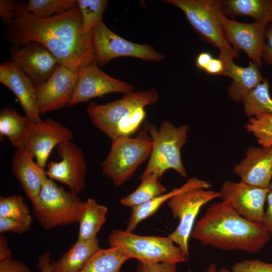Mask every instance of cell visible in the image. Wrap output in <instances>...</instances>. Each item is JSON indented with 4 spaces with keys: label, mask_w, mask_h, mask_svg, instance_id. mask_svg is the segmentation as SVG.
<instances>
[{
    "label": "cell",
    "mask_w": 272,
    "mask_h": 272,
    "mask_svg": "<svg viewBox=\"0 0 272 272\" xmlns=\"http://www.w3.org/2000/svg\"><path fill=\"white\" fill-rule=\"evenodd\" d=\"M191 237L217 249L249 253L260 252L271 238L262 223L247 220L223 200L209 206Z\"/></svg>",
    "instance_id": "2"
},
{
    "label": "cell",
    "mask_w": 272,
    "mask_h": 272,
    "mask_svg": "<svg viewBox=\"0 0 272 272\" xmlns=\"http://www.w3.org/2000/svg\"><path fill=\"white\" fill-rule=\"evenodd\" d=\"M218 198H220L219 192L193 186L176 194L167 201L173 216L179 220L178 226L168 237L187 257L189 239L200 210L205 204Z\"/></svg>",
    "instance_id": "9"
},
{
    "label": "cell",
    "mask_w": 272,
    "mask_h": 272,
    "mask_svg": "<svg viewBox=\"0 0 272 272\" xmlns=\"http://www.w3.org/2000/svg\"><path fill=\"white\" fill-rule=\"evenodd\" d=\"M109 247L124 250L131 257L145 263L185 262L187 257L169 237L141 236L126 230H113L108 237Z\"/></svg>",
    "instance_id": "8"
},
{
    "label": "cell",
    "mask_w": 272,
    "mask_h": 272,
    "mask_svg": "<svg viewBox=\"0 0 272 272\" xmlns=\"http://www.w3.org/2000/svg\"><path fill=\"white\" fill-rule=\"evenodd\" d=\"M268 188H261L242 181L235 182L225 181L220 191V198L226 202L238 214L247 220L262 223L264 215V204Z\"/></svg>",
    "instance_id": "14"
},
{
    "label": "cell",
    "mask_w": 272,
    "mask_h": 272,
    "mask_svg": "<svg viewBox=\"0 0 272 272\" xmlns=\"http://www.w3.org/2000/svg\"><path fill=\"white\" fill-rule=\"evenodd\" d=\"M77 6L76 0H30L26 10L38 18H48L63 13Z\"/></svg>",
    "instance_id": "30"
},
{
    "label": "cell",
    "mask_w": 272,
    "mask_h": 272,
    "mask_svg": "<svg viewBox=\"0 0 272 272\" xmlns=\"http://www.w3.org/2000/svg\"><path fill=\"white\" fill-rule=\"evenodd\" d=\"M145 127L152 139L153 146L149 162L141 178L155 174L161 179L169 169H173L181 177H186L187 173L182 162L181 150L186 142L188 125L176 127L164 120L159 129L148 122Z\"/></svg>",
    "instance_id": "5"
},
{
    "label": "cell",
    "mask_w": 272,
    "mask_h": 272,
    "mask_svg": "<svg viewBox=\"0 0 272 272\" xmlns=\"http://www.w3.org/2000/svg\"><path fill=\"white\" fill-rule=\"evenodd\" d=\"M159 99L158 92L153 88L134 91L105 104L91 102L86 111L93 124L113 141L130 136L138 122V109L155 104Z\"/></svg>",
    "instance_id": "3"
},
{
    "label": "cell",
    "mask_w": 272,
    "mask_h": 272,
    "mask_svg": "<svg viewBox=\"0 0 272 272\" xmlns=\"http://www.w3.org/2000/svg\"><path fill=\"white\" fill-rule=\"evenodd\" d=\"M226 76L233 80L228 92L229 97L236 102L242 101L247 94L264 80L259 67L251 61L247 66L242 67L231 61L226 67Z\"/></svg>",
    "instance_id": "21"
},
{
    "label": "cell",
    "mask_w": 272,
    "mask_h": 272,
    "mask_svg": "<svg viewBox=\"0 0 272 272\" xmlns=\"http://www.w3.org/2000/svg\"><path fill=\"white\" fill-rule=\"evenodd\" d=\"M212 186L207 181L191 178L179 188L164 193L151 200L139 206L132 208V212L128 220L126 231L132 232L142 221L154 215L161 206L176 194L191 187L200 186L208 189Z\"/></svg>",
    "instance_id": "23"
},
{
    "label": "cell",
    "mask_w": 272,
    "mask_h": 272,
    "mask_svg": "<svg viewBox=\"0 0 272 272\" xmlns=\"http://www.w3.org/2000/svg\"><path fill=\"white\" fill-rule=\"evenodd\" d=\"M94 61L102 66L120 57H132L146 61H160L165 56L149 44H141L126 40L110 30L103 21L93 30Z\"/></svg>",
    "instance_id": "10"
},
{
    "label": "cell",
    "mask_w": 272,
    "mask_h": 272,
    "mask_svg": "<svg viewBox=\"0 0 272 272\" xmlns=\"http://www.w3.org/2000/svg\"><path fill=\"white\" fill-rule=\"evenodd\" d=\"M165 2L178 8L184 13L193 28L206 40L218 48L219 58L225 69L233 59L238 56L228 42L221 21L223 12L222 2L217 0H167Z\"/></svg>",
    "instance_id": "4"
},
{
    "label": "cell",
    "mask_w": 272,
    "mask_h": 272,
    "mask_svg": "<svg viewBox=\"0 0 272 272\" xmlns=\"http://www.w3.org/2000/svg\"><path fill=\"white\" fill-rule=\"evenodd\" d=\"M76 192L65 191L45 177L39 194L32 202L33 213L45 230L78 223L84 201Z\"/></svg>",
    "instance_id": "6"
},
{
    "label": "cell",
    "mask_w": 272,
    "mask_h": 272,
    "mask_svg": "<svg viewBox=\"0 0 272 272\" xmlns=\"http://www.w3.org/2000/svg\"><path fill=\"white\" fill-rule=\"evenodd\" d=\"M222 2L225 15L248 16L255 22L272 23V0H227Z\"/></svg>",
    "instance_id": "24"
},
{
    "label": "cell",
    "mask_w": 272,
    "mask_h": 272,
    "mask_svg": "<svg viewBox=\"0 0 272 272\" xmlns=\"http://www.w3.org/2000/svg\"><path fill=\"white\" fill-rule=\"evenodd\" d=\"M134 91L132 84L115 79L102 71L93 60L78 71L77 83L68 106L87 102L109 93L126 94Z\"/></svg>",
    "instance_id": "12"
},
{
    "label": "cell",
    "mask_w": 272,
    "mask_h": 272,
    "mask_svg": "<svg viewBox=\"0 0 272 272\" xmlns=\"http://www.w3.org/2000/svg\"><path fill=\"white\" fill-rule=\"evenodd\" d=\"M7 37L16 47L39 43L58 64L76 71L94 60L93 32L84 31L78 6L48 18L36 17L26 9L9 26Z\"/></svg>",
    "instance_id": "1"
},
{
    "label": "cell",
    "mask_w": 272,
    "mask_h": 272,
    "mask_svg": "<svg viewBox=\"0 0 272 272\" xmlns=\"http://www.w3.org/2000/svg\"><path fill=\"white\" fill-rule=\"evenodd\" d=\"M108 209L88 198L84 202L78 221L79 229L78 240H86L97 237V234L106 222Z\"/></svg>",
    "instance_id": "25"
},
{
    "label": "cell",
    "mask_w": 272,
    "mask_h": 272,
    "mask_svg": "<svg viewBox=\"0 0 272 272\" xmlns=\"http://www.w3.org/2000/svg\"><path fill=\"white\" fill-rule=\"evenodd\" d=\"M232 272H272V263L259 259L245 260L235 263Z\"/></svg>",
    "instance_id": "35"
},
{
    "label": "cell",
    "mask_w": 272,
    "mask_h": 272,
    "mask_svg": "<svg viewBox=\"0 0 272 272\" xmlns=\"http://www.w3.org/2000/svg\"><path fill=\"white\" fill-rule=\"evenodd\" d=\"M82 16L84 30L86 33L93 32L98 22L102 21L106 0H77Z\"/></svg>",
    "instance_id": "32"
},
{
    "label": "cell",
    "mask_w": 272,
    "mask_h": 272,
    "mask_svg": "<svg viewBox=\"0 0 272 272\" xmlns=\"http://www.w3.org/2000/svg\"><path fill=\"white\" fill-rule=\"evenodd\" d=\"M30 229V226L23 222L10 218H0L1 234L12 232L21 234L28 232Z\"/></svg>",
    "instance_id": "36"
},
{
    "label": "cell",
    "mask_w": 272,
    "mask_h": 272,
    "mask_svg": "<svg viewBox=\"0 0 272 272\" xmlns=\"http://www.w3.org/2000/svg\"><path fill=\"white\" fill-rule=\"evenodd\" d=\"M0 218H10L31 226L33 220L22 196L13 195L0 197Z\"/></svg>",
    "instance_id": "31"
},
{
    "label": "cell",
    "mask_w": 272,
    "mask_h": 272,
    "mask_svg": "<svg viewBox=\"0 0 272 272\" xmlns=\"http://www.w3.org/2000/svg\"><path fill=\"white\" fill-rule=\"evenodd\" d=\"M266 201L267 208L265 211L262 224L272 237V190L267 194Z\"/></svg>",
    "instance_id": "41"
},
{
    "label": "cell",
    "mask_w": 272,
    "mask_h": 272,
    "mask_svg": "<svg viewBox=\"0 0 272 272\" xmlns=\"http://www.w3.org/2000/svg\"><path fill=\"white\" fill-rule=\"evenodd\" d=\"M204 71L210 75L226 76L225 64L224 62L219 58H213Z\"/></svg>",
    "instance_id": "40"
},
{
    "label": "cell",
    "mask_w": 272,
    "mask_h": 272,
    "mask_svg": "<svg viewBox=\"0 0 272 272\" xmlns=\"http://www.w3.org/2000/svg\"><path fill=\"white\" fill-rule=\"evenodd\" d=\"M244 112L250 117L262 114H272V99L269 84L265 79L243 98Z\"/></svg>",
    "instance_id": "29"
},
{
    "label": "cell",
    "mask_w": 272,
    "mask_h": 272,
    "mask_svg": "<svg viewBox=\"0 0 272 272\" xmlns=\"http://www.w3.org/2000/svg\"><path fill=\"white\" fill-rule=\"evenodd\" d=\"M12 60L37 87L46 81L58 64L55 57L42 44L31 42L21 47L12 46Z\"/></svg>",
    "instance_id": "17"
},
{
    "label": "cell",
    "mask_w": 272,
    "mask_h": 272,
    "mask_svg": "<svg viewBox=\"0 0 272 272\" xmlns=\"http://www.w3.org/2000/svg\"><path fill=\"white\" fill-rule=\"evenodd\" d=\"M155 174H149L141 178L139 187L132 193L120 200L122 205L130 208L145 203L164 193L166 188Z\"/></svg>",
    "instance_id": "28"
},
{
    "label": "cell",
    "mask_w": 272,
    "mask_h": 272,
    "mask_svg": "<svg viewBox=\"0 0 272 272\" xmlns=\"http://www.w3.org/2000/svg\"><path fill=\"white\" fill-rule=\"evenodd\" d=\"M0 82L14 93L30 121L38 123L42 120L37 104L36 86L12 61L0 65Z\"/></svg>",
    "instance_id": "18"
},
{
    "label": "cell",
    "mask_w": 272,
    "mask_h": 272,
    "mask_svg": "<svg viewBox=\"0 0 272 272\" xmlns=\"http://www.w3.org/2000/svg\"><path fill=\"white\" fill-rule=\"evenodd\" d=\"M213 58L212 55L209 52L200 53L196 58V65L199 69L204 71Z\"/></svg>",
    "instance_id": "44"
},
{
    "label": "cell",
    "mask_w": 272,
    "mask_h": 272,
    "mask_svg": "<svg viewBox=\"0 0 272 272\" xmlns=\"http://www.w3.org/2000/svg\"><path fill=\"white\" fill-rule=\"evenodd\" d=\"M59 162H50L45 171L47 176L67 185L79 194L85 187L87 164L82 149L72 141L57 146Z\"/></svg>",
    "instance_id": "13"
},
{
    "label": "cell",
    "mask_w": 272,
    "mask_h": 272,
    "mask_svg": "<svg viewBox=\"0 0 272 272\" xmlns=\"http://www.w3.org/2000/svg\"><path fill=\"white\" fill-rule=\"evenodd\" d=\"M29 120L10 107L0 113V137H7L13 146L19 149L25 137Z\"/></svg>",
    "instance_id": "27"
},
{
    "label": "cell",
    "mask_w": 272,
    "mask_h": 272,
    "mask_svg": "<svg viewBox=\"0 0 272 272\" xmlns=\"http://www.w3.org/2000/svg\"><path fill=\"white\" fill-rule=\"evenodd\" d=\"M26 9L25 6L12 0L0 1V16L3 22L10 26L20 14Z\"/></svg>",
    "instance_id": "34"
},
{
    "label": "cell",
    "mask_w": 272,
    "mask_h": 272,
    "mask_svg": "<svg viewBox=\"0 0 272 272\" xmlns=\"http://www.w3.org/2000/svg\"><path fill=\"white\" fill-rule=\"evenodd\" d=\"M12 252L9 247L7 238L0 235V261L12 259Z\"/></svg>",
    "instance_id": "43"
},
{
    "label": "cell",
    "mask_w": 272,
    "mask_h": 272,
    "mask_svg": "<svg viewBox=\"0 0 272 272\" xmlns=\"http://www.w3.org/2000/svg\"><path fill=\"white\" fill-rule=\"evenodd\" d=\"M205 272H218L215 264H211Z\"/></svg>",
    "instance_id": "45"
},
{
    "label": "cell",
    "mask_w": 272,
    "mask_h": 272,
    "mask_svg": "<svg viewBox=\"0 0 272 272\" xmlns=\"http://www.w3.org/2000/svg\"><path fill=\"white\" fill-rule=\"evenodd\" d=\"M176 264L168 261L158 263L139 262L137 272H176Z\"/></svg>",
    "instance_id": "37"
},
{
    "label": "cell",
    "mask_w": 272,
    "mask_h": 272,
    "mask_svg": "<svg viewBox=\"0 0 272 272\" xmlns=\"http://www.w3.org/2000/svg\"><path fill=\"white\" fill-rule=\"evenodd\" d=\"M152 146L145 126L135 138L122 137L112 141L110 151L101 165L102 173L115 186H121L150 157Z\"/></svg>",
    "instance_id": "7"
},
{
    "label": "cell",
    "mask_w": 272,
    "mask_h": 272,
    "mask_svg": "<svg viewBox=\"0 0 272 272\" xmlns=\"http://www.w3.org/2000/svg\"><path fill=\"white\" fill-rule=\"evenodd\" d=\"M99 249L97 237L77 240L59 259L51 262V272H79Z\"/></svg>",
    "instance_id": "22"
},
{
    "label": "cell",
    "mask_w": 272,
    "mask_h": 272,
    "mask_svg": "<svg viewBox=\"0 0 272 272\" xmlns=\"http://www.w3.org/2000/svg\"><path fill=\"white\" fill-rule=\"evenodd\" d=\"M266 43L263 51L262 58L268 64H272V24L266 26L265 32Z\"/></svg>",
    "instance_id": "39"
},
{
    "label": "cell",
    "mask_w": 272,
    "mask_h": 272,
    "mask_svg": "<svg viewBox=\"0 0 272 272\" xmlns=\"http://www.w3.org/2000/svg\"><path fill=\"white\" fill-rule=\"evenodd\" d=\"M262 147H272V114H262L251 117L245 125Z\"/></svg>",
    "instance_id": "33"
},
{
    "label": "cell",
    "mask_w": 272,
    "mask_h": 272,
    "mask_svg": "<svg viewBox=\"0 0 272 272\" xmlns=\"http://www.w3.org/2000/svg\"><path fill=\"white\" fill-rule=\"evenodd\" d=\"M50 252L47 251L38 258V268L40 272H51Z\"/></svg>",
    "instance_id": "42"
},
{
    "label": "cell",
    "mask_w": 272,
    "mask_h": 272,
    "mask_svg": "<svg viewBox=\"0 0 272 272\" xmlns=\"http://www.w3.org/2000/svg\"><path fill=\"white\" fill-rule=\"evenodd\" d=\"M221 21L226 38L233 48L244 51L259 68L262 65L265 46V32L267 24L255 22L244 23L227 18L224 13Z\"/></svg>",
    "instance_id": "16"
},
{
    "label": "cell",
    "mask_w": 272,
    "mask_h": 272,
    "mask_svg": "<svg viewBox=\"0 0 272 272\" xmlns=\"http://www.w3.org/2000/svg\"><path fill=\"white\" fill-rule=\"evenodd\" d=\"M218 272H232V271L231 270H229L227 269L226 268H223L222 269H220L219 270H218Z\"/></svg>",
    "instance_id": "46"
},
{
    "label": "cell",
    "mask_w": 272,
    "mask_h": 272,
    "mask_svg": "<svg viewBox=\"0 0 272 272\" xmlns=\"http://www.w3.org/2000/svg\"><path fill=\"white\" fill-rule=\"evenodd\" d=\"M130 258L120 248H100L79 272H120L122 265Z\"/></svg>",
    "instance_id": "26"
},
{
    "label": "cell",
    "mask_w": 272,
    "mask_h": 272,
    "mask_svg": "<svg viewBox=\"0 0 272 272\" xmlns=\"http://www.w3.org/2000/svg\"><path fill=\"white\" fill-rule=\"evenodd\" d=\"M73 132L66 127L48 118L38 123L29 121L27 132L20 150L36 158L37 164L44 169L53 148L72 141Z\"/></svg>",
    "instance_id": "11"
},
{
    "label": "cell",
    "mask_w": 272,
    "mask_h": 272,
    "mask_svg": "<svg viewBox=\"0 0 272 272\" xmlns=\"http://www.w3.org/2000/svg\"><path fill=\"white\" fill-rule=\"evenodd\" d=\"M268 188L269 190V191L272 190V181H271V182L270 183L268 187Z\"/></svg>",
    "instance_id": "47"
},
{
    "label": "cell",
    "mask_w": 272,
    "mask_h": 272,
    "mask_svg": "<svg viewBox=\"0 0 272 272\" xmlns=\"http://www.w3.org/2000/svg\"><path fill=\"white\" fill-rule=\"evenodd\" d=\"M33 159L26 152L17 149L12 161L13 172L31 202L39 194L43 180L47 176L44 169Z\"/></svg>",
    "instance_id": "20"
},
{
    "label": "cell",
    "mask_w": 272,
    "mask_h": 272,
    "mask_svg": "<svg viewBox=\"0 0 272 272\" xmlns=\"http://www.w3.org/2000/svg\"><path fill=\"white\" fill-rule=\"evenodd\" d=\"M78 79V71L58 64L50 78L36 87L40 115L68 106Z\"/></svg>",
    "instance_id": "15"
},
{
    "label": "cell",
    "mask_w": 272,
    "mask_h": 272,
    "mask_svg": "<svg viewBox=\"0 0 272 272\" xmlns=\"http://www.w3.org/2000/svg\"><path fill=\"white\" fill-rule=\"evenodd\" d=\"M234 172L245 183L268 188L272 178V147L249 148Z\"/></svg>",
    "instance_id": "19"
},
{
    "label": "cell",
    "mask_w": 272,
    "mask_h": 272,
    "mask_svg": "<svg viewBox=\"0 0 272 272\" xmlns=\"http://www.w3.org/2000/svg\"><path fill=\"white\" fill-rule=\"evenodd\" d=\"M0 272H31L23 262L12 259L0 261Z\"/></svg>",
    "instance_id": "38"
}]
</instances>
